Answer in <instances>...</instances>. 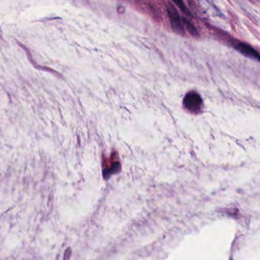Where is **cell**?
<instances>
[{
  "mask_svg": "<svg viewBox=\"0 0 260 260\" xmlns=\"http://www.w3.org/2000/svg\"><path fill=\"white\" fill-rule=\"evenodd\" d=\"M235 48L247 57L254 59V60L260 61L259 53L249 44H245V43H239L235 45Z\"/></svg>",
  "mask_w": 260,
  "mask_h": 260,
  "instance_id": "obj_3",
  "label": "cell"
},
{
  "mask_svg": "<svg viewBox=\"0 0 260 260\" xmlns=\"http://www.w3.org/2000/svg\"><path fill=\"white\" fill-rule=\"evenodd\" d=\"M183 105L189 112L192 114H198L203 108V99L198 93L191 91L185 96Z\"/></svg>",
  "mask_w": 260,
  "mask_h": 260,
  "instance_id": "obj_1",
  "label": "cell"
},
{
  "mask_svg": "<svg viewBox=\"0 0 260 260\" xmlns=\"http://www.w3.org/2000/svg\"><path fill=\"white\" fill-rule=\"evenodd\" d=\"M183 20L184 25L186 26V28H187L188 31H189L191 35H193V36H198V30H197L196 27L194 26V24H192V23H191L189 20L186 19V18H183Z\"/></svg>",
  "mask_w": 260,
  "mask_h": 260,
  "instance_id": "obj_4",
  "label": "cell"
},
{
  "mask_svg": "<svg viewBox=\"0 0 260 260\" xmlns=\"http://www.w3.org/2000/svg\"><path fill=\"white\" fill-rule=\"evenodd\" d=\"M172 1H174V3H175V4L177 5V6H178V7L180 8L183 12H185V13H188V12H188L187 8L185 6V3L184 2H183V0H172Z\"/></svg>",
  "mask_w": 260,
  "mask_h": 260,
  "instance_id": "obj_5",
  "label": "cell"
},
{
  "mask_svg": "<svg viewBox=\"0 0 260 260\" xmlns=\"http://www.w3.org/2000/svg\"><path fill=\"white\" fill-rule=\"evenodd\" d=\"M167 13L174 30L177 33L183 35L184 34V23H183V20L180 18V15L176 10L175 8L172 7V6H169L167 8Z\"/></svg>",
  "mask_w": 260,
  "mask_h": 260,
  "instance_id": "obj_2",
  "label": "cell"
}]
</instances>
